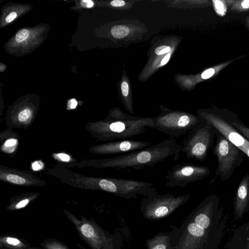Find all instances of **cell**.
Segmentation results:
<instances>
[{
  "label": "cell",
  "mask_w": 249,
  "mask_h": 249,
  "mask_svg": "<svg viewBox=\"0 0 249 249\" xmlns=\"http://www.w3.org/2000/svg\"><path fill=\"white\" fill-rule=\"evenodd\" d=\"M180 154V144L173 138L168 139L143 149L113 158L108 160V166L121 169H145L171 157L177 160Z\"/></svg>",
  "instance_id": "obj_1"
},
{
  "label": "cell",
  "mask_w": 249,
  "mask_h": 249,
  "mask_svg": "<svg viewBox=\"0 0 249 249\" xmlns=\"http://www.w3.org/2000/svg\"><path fill=\"white\" fill-rule=\"evenodd\" d=\"M215 137V129L210 124L201 122L188 132L182 141L180 154L188 159L202 162L207 159Z\"/></svg>",
  "instance_id": "obj_2"
},
{
  "label": "cell",
  "mask_w": 249,
  "mask_h": 249,
  "mask_svg": "<svg viewBox=\"0 0 249 249\" xmlns=\"http://www.w3.org/2000/svg\"><path fill=\"white\" fill-rule=\"evenodd\" d=\"M197 113L201 122L210 124L249 158V141L232 124L231 111L213 108Z\"/></svg>",
  "instance_id": "obj_3"
},
{
  "label": "cell",
  "mask_w": 249,
  "mask_h": 249,
  "mask_svg": "<svg viewBox=\"0 0 249 249\" xmlns=\"http://www.w3.org/2000/svg\"><path fill=\"white\" fill-rule=\"evenodd\" d=\"M215 130L216 142L213 153L217 160L215 171L216 177L219 176L221 181L229 179L235 169L243 161V152L218 131Z\"/></svg>",
  "instance_id": "obj_4"
},
{
  "label": "cell",
  "mask_w": 249,
  "mask_h": 249,
  "mask_svg": "<svg viewBox=\"0 0 249 249\" xmlns=\"http://www.w3.org/2000/svg\"><path fill=\"white\" fill-rule=\"evenodd\" d=\"M153 120L155 129L171 138L186 134L201 122L197 115L165 108H162L161 114Z\"/></svg>",
  "instance_id": "obj_5"
},
{
  "label": "cell",
  "mask_w": 249,
  "mask_h": 249,
  "mask_svg": "<svg viewBox=\"0 0 249 249\" xmlns=\"http://www.w3.org/2000/svg\"><path fill=\"white\" fill-rule=\"evenodd\" d=\"M210 173L208 167L192 163H178L168 169L165 185L169 187H184L188 184L202 180Z\"/></svg>",
  "instance_id": "obj_6"
},
{
  "label": "cell",
  "mask_w": 249,
  "mask_h": 249,
  "mask_svg": "<svg viewBox=\"0 0 249 249\" xmlns=\"http://www.w3.org/2000/svg\"><path fill=\"white\" fill-rule=\"evenodd\" d=\"M147 196L142 202L145 209L154 216L160 217L167 215L185 202L190 197V194L174 196L166 193L160 195L156 191Z\"/></svg>",
  "instance_id": "obj_7"
},
{
  "label": "cell",
  "mask_w": 249,
  "mask_h": 249,
  "mask_svg": "<svg viewBox=\"0 0 249 249\" xmlns=\"http://www.w3.org/2000/svg\"><path fill=\"white\" fill-rule=\"evenodd\" d=\"M234 0H212L213 9L216 14L220 17H224L227 12L228 7H230Z\"/></svg>",
  "instance_id": "obj_8"
},
{
  "label": "cell",
  "mask_w": 249,
  "mask_h": 249,
  "mask_svg": "<svg viewBox=\"0 0 249 249\" xmlns=\"http://www.w3.org/2000/svg\"><path fill=\"white\" fill-rule=\"evenodd\" d=\"M231 120L234 127L249 141V127L246 126L244 122L240 120L236 114L231 111Z\"/></svg>",
  "instance_id": "obj_9"
},
{
  "label": "cell",
  "mask_w": 249,
  "mask_h": 249,
  "mask_svg": "<svg viewBox=\"0 0 249 249\" xmlns=\"http://www.w3.org/2000/svg\"><path fill=\"white\" fill-rule=\"evenodd\" d=\"M230 11L236 13L249 11V0H234L230 7Z\"/></svg>",
  "instance_id": "obj_10"
},
{
  "label": "cell",
  "mask_w": 249,
  "mask_h": 249,
  "mask_svg": "<svg viewBox=\"0 0 249 249\" xmlns=\"http://www.w3.org/2000/svg\"><path fill=\"white\" fill-rule=\"evenodd\" d=\"M129 32V28L127 26L122 25H115L111 30L112 36L117 39L124 37L128 34Z\"/></svg>",
  "instance_id": "obj_11"
},
{
  "label": "cell",
  "mask_w": 249,
  "mask_h": 249,
  "mask_svg": "<svg viewBox=\"0 0 249 249\" xmlns=\"http://www.w3.org/2000/svg\"><path fill=\"white\" fill-rule=\"evenodd\" d=\"M189 232L193 236L200 237L204 234V229L196 223H191L188 227Z\"/></svg>",
  "instance_id": "obj_12"
},
{
  "label": "cell",
  "mask_w": 249,
  "mask_h": 249,
  "mask_svg": "<svg viewBox=\"0 0 249 249\" xmlns=\"http://www.w3.org/2000/svg\"><path fill=\"white\" fill-rule=\"evenodd\" d=\"M195 223L204 229L207 228L209 226L210 220L206 215L201 213L197 215L195 218Z\"/></svg>",
  "instance_id": "obj_13"
},
{
  "label": "cell",
  "mask_w": 249,
  "mask_h": 249,
  "mask_svg": "<svg viewBox=\"0 0 249 249\" xmlns=\"http://www.w3.org/2000/svg\"><path fill=\"white\" fill-rule=\"evenodd\" d=\"M29 32L26 29L20 30L16 35V40L18 43L21 42L27 39L29 36Z\"/></svg>",
  "instance_id": "obj_14"
},
{
  "label": "cell",
  "mask_w": 249,
  "mask_h": 249,
  "mask_svg": "<svg viewBox=\"0 0 249 249\" xmlns=\"http://www.w3.org/2000/svg\"><path fill=\"white\" fill-rule=\"evenodd\" d=\"M6 178L8 181L17 184H23L25 182L24 178L17 175L9 174Z\"/></svg>",
  "instance_id": "obj_15"
},
{
  "label": "cell",
  "mask_w": 249,
  "mask_h": 249,
  "mask_svg": "<svg viewBox=\"0 0 249 249\" xmlns=\"http://www.w3.org/2000/svg\"><path fill=\"white\" fill-rule=\"evenodd\" d=\"M81 231L83 235L86 237H91L94 234V230L89 225L86 224L81 227Z\"/></svg>",
  "instance_id": "obj_16"
},
{
  "label": "cell",
  "mask_w": 249,
  "mask_h": 249,
  "mask_svg": "<svg viewBox=\"0 0 249 249\" xmlns=\"http://www.w3.org/2000/svg\"><path fill=\"white\" fill-rule=\"evenodd\" d=\"M31 116V111L29 109H25L21 111L18 115V120L21 122L27 121Z\"/></svg>",
  "instance_id": "obj_17"
},
{
  "label": "cell",
  "mask_w": 249,
  "mask_h": 249,
  "mask_svg": "<svg viewBox=\"0 0 249 249\" xmlns=\"http://www.w3.org/2000/svg\"><path fill=\"white\" fill-rule=\"evenodd\" d=\"M170 51V47L168 46L162 45L157 47L155 52L157 55H161L167 53Z\"/></svg>",
  "instance_id": "obj_18"
},
{
  "label": "cell",
  "mask_w": 249,
  "mask_h": 249,
  "mask_svg": "<svg viewBox=\"0 0 249 249\" xmlns=\"http://www.w3.org/2000/svg\"><path fill=\"white\" fill-rule=\"evenodd\" d=\"M121 90L124 96L126 97L129 92V87L127 83L125 81L122 82L121 85Z\"/></svg>",
  "instance_id": "obj_19"
},
{
  "label": "cell",
  "mask_w": 249,
  "mask_h": 249,
  "mask_svg": "<svg viewBox=\"0 0 249 249\" xmlns=\"http://www.w3.org/2000/svg\"><path fill=\"white\" fill-rule=\"evenodd\" d=\"M6 242L11 245L16 246L20 243L19 240L12 237H8L6 238Z\"/></svg>",
  "instance_id": "obj_20"
},
{
  "label": "cell",
  "mask_w": 249,
  "mask_h": 249,
  "mask_svg": "<svg viewBox=\"0 0 249 249\" xmlns=\"http://www.w3.org/2000/svg\"><path fill=\"white\" fill-rule=\"evenodd\" d=\"M17 16V13L12 12L9 13L5 18V21L8 22H11L13 21Z\"/></svg>",
  "instance_id": "obj_21"
},
{
  "label": "cell",
  "mask_w": 249,
  "mask_h": 249,
  "mask_svg": "<svg viewBox=\"0 0 249 249\" xmlns=\"http://www.w3.org/2000/svg\"><path fill=\"white\" fill-rule=\"evenodd\" d=\"M81 3L83 7L87 8H91L94 5L93 2L90 0H83Z\"/></svg>",
  "instance_id": "obj_22"
},
{
  "label": "cell",
  "mask_w": 249,
  "mask_h": 249,
  "mask_svg": "<svg viewBox=\"0 0 249 249\" xmlns=\"http://www.w3.org/2000/svg\"><path fill=\"white\" fill-rule=\"evenodd\" d=\"M110 4L114 7H121L125 4V2L122 0H115L112 1Z\"/></svg>",
  "instance_id": "obj_23"
},
{
  "label": "cell",
  "mask_w": 249,
  "mask_h": 249,
  "mask_svg": "<svg viewBox=\"0 0 249 249\" xmlns=\"http://www.w3.org/2000/svg\"><path fill=\"white\" fill-rule=\"evenodd\" d=\"M28 202H29V200L27 199L23 200L20 201L19 202H18L16 205V209H20V208H23L27 205Z\"/></svg>",
  "instance_id": "obj_24"
},
{
  "label": "cell",
  "mask_w": 249,
  "mask_h": 249,
  "mask_svg": "<svg viewBox=\"0 0 249 249\" xmlns=\"http://www.w3.org/2000/svg\"><path fill=\"white\" fill-rule=\"evenodd\" d=\"M42 164L40 162L36 161L32 164L33 169L34 170H38L42 168Z\"/></svg>",
  "instance_id": "obj_25"
},
{
  "label": "cell",
  "mask_w": 249,
  "mask_h": 249,
  "mask_svg": "<svg viewBox=\"0 0 249 249\" xmlns=\"http://www.w3.org/2000/svg\"><path fill=\"white\" fill-rule=\"evenodd\" d=\"M17 142V140L15 139H10L6 141L5 145L7 147L12 146Z\"/></svg>",
  "instance_id": "obj_26"
},
{
  "label": "cell",
  "mask_w": 249,
  "mask_h": 249,
  "mask_svg": "<svg viewBox=\"0 0 249 249\" xmlns=\"http://www.w3.org/2000/svg\"><path fill=\"white\" fill-rule=\"evenodd\" d=\"M58 157L62 160L65 161H68L70 160V157L63 153H60L58 154Z\"/></svg>",
  "instance_id": "obj_27"
},
{
  "label": "cell",
  "mask_w": 249,
  "mask_h": 249,
  "mask_svg": "<svg viewBox=\"0 0 249 249\" xmlns=\"http://www.w3.org/2000/svg\"><path fill=\"white\" fill-rule=\"evenodd\" d=\"M77 105L76 100L74 99H72L69 101V106L71 109L75 108Z\"/></svg>",
  "instance_id": "obj_28"
},
{
  "label": "cell",
  "mask_w": 249,
  "mask_h": 249,
  "mask_svg": "<svg viewBox=\"0 0 249 249\" xmlns=\"http://www.w3.org/2000/svg\"><path fill=\"white\" fill-rule=\"evenodd\" d=\"M170 57V54L166 55L161 61V64L163 65L166 64L169 61Z\"/></svg>",
  "instance_id": "obj_29"
},
{
  "label": "cell",
  "mask_w": 249,
  "mask_h": 249,
  "mask_svg": "<svg viewBox=\"0 0 249 249\" xmlns=\"http://www.w3.org/2000/svg\"><path fill=\"white\" fill-rule=\"evenodd\" d=\"M152 249H166V247L163 244H159L154 247Z\"/></svg>",
  "instance_id": "obj_30"
},
{
  "label": "cell",
  "mask_w": 249,
  "mask_h": 249,
  "mask_svg": "<svg viewBox=\"0 0 249 249\" xmlns=\"http://www.w3.org/2000/svg\"><path fill=\"white\" fill-rule=\"evenodd\" d=\"M246 21L247 25L249 29V16H248L246 17Z\"/></svg>",
  "instance_id": "obj_31"
}]
</instances>
